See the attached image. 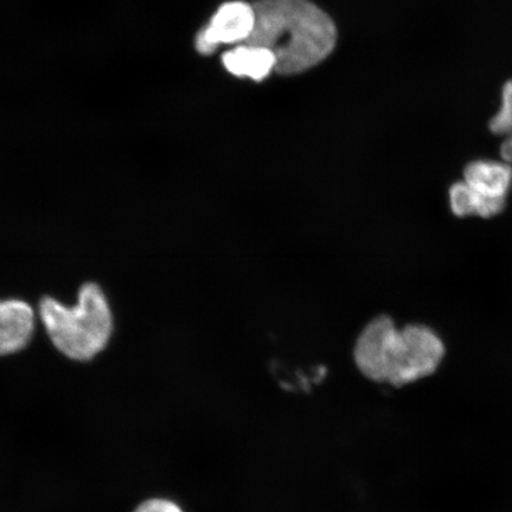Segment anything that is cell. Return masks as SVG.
I'll list each match as a JSON object with an SVG mask.
<instances>
[{
	"label": "cell",
	"instance_id": "cell-1",
	"mask_svg": "<svg viewBox=\"0 0 512 512\" xmlns=\"http://www.w3.org/2000/svg\"><path fill=\"white\" fill-rule=\"evenodd\" d=\"M252 8L254 28L245 42L270 50L280 74L302 73L336 46L334 22L307 0H259Z\"/></svg>",
	"mask_w": 512,
	"mask_h": 512
},
{
	"label": "cell",
	"instance_id": "cell-2",
	"mask_svg": "<svg viewBox=\"0 0 512 512\" xmlns=\"http://www.w3.org/2000/svg\"><path fill=\"white\" fill-rule=\"evenodd\" d=\"M445 356L443 341L431 329H398L389 317L370 322L358 337L355 363L367 379L401 388L437 371Z\"/></svg>",
	"mask_w": 512,
	"mask_h": 512
},
{
	"label": "cell",
	"instance_id": "cell-3",
	"mask_svg": "<svg viewBox=\"0 0 512 512\" xmlns=\"http://www.w3.org/2000/svg\"><path fill=\"white\" fill-rule=\"evenodd\" d=\"M40 316L56 349L74 361H91L107 347L113 334L110 304L95 283L82 285L79 303L72 309L43 297Z\"/></svg>",
	"mask_w": 512,
	"mask_h": 512
},
{
	"label": "cell",
	"instance_id": "cell-4",
	"mask_svg": "<svg viewBox=\"0 0 512 512\" xmlns=\"http://www.w3.org/2000/svg\"><path fill=\"white\" fill-rule=\"evenodd\" d=\"M254 28L252 5L235 2L223 5L213 21L197 37L196 47L201 54L214 53L221 43L246 41Z\"/></svg>",
	"mask_w": 512,
	"mask_h": 512
},
{
	"label": "cell",
	"instance_id": "cell-5",
	"mask_svg": "<svg viewBox=\"0 0 512 512\" xmlns=\"http://www.w3.org/2000/svg\"><path fill=\"white\" fill-rule=\"evenodd\" d=\"M35 331V313L22 300H0V357L23 350Z\"/></svg>",
	"mask_w": 512,
	"mask_h": 512
},
{
	"label": "cell",
	"instance_id": "cell-6",
	"mask_svg": "<svg viewBox=\"0 0 512 512\" xmlns=\"http://www.w3.org/2000/svg\"><path fill=\"white\" fill-rule=\"evenodd\" d=\"M464 182L486 200L505 204L512 184V169L505 162L477 160L466 166Z\"/></svg>",
	"mask_w": 512,
	"mask_h": 512
},
{
	"label": "cell",
	"instance_id": "cell-7",
	"mask_svg": "<svg viewBox=\"0 0 512 512\" xmlns=\"http://www.w3.org/2000/svg\"><path fill=\"white\" fill-rule=\"evenodd\" d=\"M223 63L230 73L259 81L275 68V57L270 50L246 44L224 54Z\"/></svg>",
	"mask_w": 512,
	"mask_h": 512
},
{
	"label": "cell",
	"instance_id": "cell-8",
	"mask_svg": "<svg viewBox=\"0 0 512 512\" xmlns=\"http://www.w3.org/2000/svg\"><path fill=\"white\" fill-rule=\"evenodd\" d=\"M450 202L452 211L457 216L476 215L485 219L496 216L505 207L504 203L486 200L464 181L454 184L450 189Z\"/></svg>",
	"mask_w": 512,
	"mask_h": 512
},
{
	"label": "cell",
	"instance_id": "cell-9",
	"mask_svg": "<svg viewBox=\"0 0 512 512\" xmlns=\"http://www.w3.org/2000/svg\"><path fill=\"white\" fill-rule=\"evenodd\" d=\"M490 128L501 136L508 137L512 134V80L503 87L501 110L491 120Z\"/></svg>",
	"mask_w": 512,
	"mask_h": 512
},
{
	"label": "cell",
	"instance_id": "cell-10",
	"mask_svg": "<svg viewBox=\"0 0 512 512\" xmlns=\"http://www.w3.org/2000/svg\"><path fill=\"white\" fill-rule=\"evenodd\" d=\"M134 512H183V510L168 499L157 498L140 504Z\"/></svg>",
	"mask_w": 512,
	"mask_h": 512
},
{
	"label": "cell",
	"instance_id": "cell-11",
	"mask_svg": "<svg viewBox=\"0 0 512 512\" xmlns=\"http://www.w3.org/2000/svg\"><path fill=\"white\" fill-rule=\"evenodd\" d=\"M502 158L505 163L512 164V134L505 139L502 145Z\"/></svg>",
	"mask_w": 512,
	"mask_h": 512
}]
</instances>
